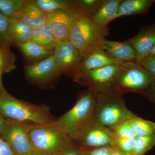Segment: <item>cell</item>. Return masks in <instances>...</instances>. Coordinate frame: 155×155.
Masks as SVG:
<instances>
[{
  "mask_svg": "<svg viewBox=\"0 0 155 155\" xmlns=\"http://www.w3.org/2000/svg\"><path fill=\"white\" fill-rule=\"evenodd\" d=\"M155 81L153 76L135 61H126L120 63L111 89L122 94L127 92L141 94Z\"/></svg>",
  "mask_w": 155,
  "mask_h": 155,
  "instance_id": "obj_5",
  "label": "cell"
},
{
  "mask_svg": "<svg viewBox=\"0 0 155 155\" xmlns=\"http://www.w3.org/2000/svg\"><path fill=\"white\" fill-rule=\"evenodd\" d=\"M135 146V138L116 137L115 147L133 155Z\"/></svg>",
  "mask_w": 155,
  "mask_h": 155,
  "instance_id": "obj_30",
  "label": "cell"
},
{
  "mask_svg": "<svg viewBox=\"0 0 155 155\" xmlns=\"http://www.w3.org/2000/svg\"><path fill=\"white\" fill-rule=\"evenodd\" d=\"M32 29L25 22L12 16L9 19L8 31L13 44L17 45L30 41Z\"/></svg>",
  "mask_w": 155,
  "mask_h": 155,
  "instance_id": "obj_18",
  "label": "cell"
},
{
  "mask_svg": "<svg viewBox=\"0 0 155 155\" xmlns=\"http://www.w3.org/2000/svg\"><path fill=\"white\" fill-rule=\"evenodd\" d=\"M81 12L76 6L72 8L58 10L48 14L46 24L57 40L69 39L75 18Z\"/></svg>",
  "mask_w": 155,
  "mask_h": 155,
  "instance_id": "obj_11",
  "label": "cell"
},
{
  "mask_svg": "<svg viewBox=\"0 0 155 155\" xmlns=\"http://www.w3.org/2000/svg\"><path fill=\"white\" fill-rule=\"evenodd\" d=\"M11 46H0V74L2 75L16 68V56L11 51Z\"/></svg>",
  "mask_w": 155,
  "mask_h": 155,
  "instance_id": "obj_24",
  "label": "cell"
},
{
  "mask_svg": "<svg viewBox=\"0 0 155 155\" xmlns=\"http://www.w3.org/2000/svg\"><path fill=\"white\" fill-rule=\"evenodd\" d=\"M122 0H104L99 8L91 17L97 25L107 26L108 23L117 19L118 11Z\"/></svg>",
  "mask_w": 155,
  "mask_h": 155,
  "instance_id": "obj_17",
  "label": "cell"
},
{
  "mask_svg": "<svg viewBox=\"0 0 155 155\" xmlns=\"http://www.w3.org/2000/svg\"><path fill=\"white\" fill-rule=\"evenodd\" d=\"M104 0L74 1L75 5L81 12L91 17L99 8Z\"/></svg>",
  "mask_w": 155,
  "mask_h": 155,
  "instance_id": "obj_27",
  "label": "cell"
},
{
  "mask_svg": "<svg viewBox=\"0 0 155 155\" xmlns=\"http://www.w3.org/2000/svg\"><path fill=\"white\" fill-rule=\"evenodd\" d=\"M62 74L53 54L42 61L27 65L25 68L27 80L38 86L49 85Z\"/></svg>",
  "mask_w": 155,
  "mask_h": 155,
  "instance_id": "obj_10",
  "label": "cell"
},
{
  "mask_svg": "<svg viewBox=\"0 0 155 155\" xmlns=\"http://www.w3.org/2000/svg\"><path fill=\"white\" fill-rule=\"evenodd\" d=\"M52 155H80L78 149H76L72 141L60 151Z\"/></svg>",
  "mask_w": 155,
  "mask_h": 155,
  "instance_id": "obj_33",
  "label": "cell"
},
{
  "mask_svg": "<svg viewBox=\"0 0 155 155\" xmlns=\"http://www.w3.org/2000/svg\"><path fill=\"white\" fill-rule=\"evenodd\" d=\"M0 155H15L9 145L1 136Z\"/></svg>",
  "mask_w": 155,
  "mask_h": 155,
  "instance_id": "obj_34",
  "label": "cell"
},
{
  "mask_svg": "<svg viewBox=\"0 0 155 155\" xmlns=\"http://www.w3.org/2000/svg\"><path fill=\"white\" fill-rule=\"evenodd\" d=\"M5 124V119L0 114V136L2 135L4 132Z\"/></svg>",
  "mask_w": 155,
  "mask_h": 155,
  "instance_id": "obj_36",
  "label": "cell"
},
{
  "mask_svg": "<svg viewBox=\"0 0 155 155\" xmlns=\"http://www.w3.org/2000/svg\"><path fill=\"white\" fill-rule=\"evenodd\" d=\"M116 137L135 138L137 137L129 121L121 124L112 130Z\"/></svg>",
  "mask_w": 155,
  "mask_h": 155,
  "instance_id": "obj_29",
  "label": "cell"
},
{
  "mask_svg": "<svg viewBox=\"0 0 155 155\" xmlns=\"http://www.w3.org/2000/svg\"><path fill=\"white\" fill-rule=\"evenodd\" d=\"M116 138L113 131L101 125L94 117L78 132L74 141L84 147H115Z\"/></svg>",
  "mask_w": 155,
  "mask_h": 155,
  "instance_id": "obj_8",
  "label": "cell"
},
{
  "mask_svg": "<svg viewBox=\"0 0 155 155\" xmlns=\"http://www.w3.org/2000/svg\"><path fill=\"white\" fill-rule=\"evenodd\" d=\"M150 74L155 80V56L148 55L138 63Z\"/></svg>",
  "mask_w": 155,
  "mask_h": 155,
  "instance_id": "obj_32",
  "label": "cell"
},
{
  "mask_svg": "<svg viewBox=\"0 0 155 155\" xmlns=\"http://www.w3.org/2000/svg\"><path fill=\"white\" fill-rule=\"evenodd\" d=\"M27 155H52L50 154L47 153L42 152L39 151L35 150L33 152Z\"/></svg>",
  "mask_w": 155,
  "mask_h": 155,
  "instance_id": "obj_38",
  "label": "cell"
},
{
  "mask_svg": "<svg viewBox=\"0 0 155 155\" xmlns=\"http://www.w3.org/2000/svg\"><path fill=\"white\" fill-rule=\"evenodd\" d=\"M114 147L107 146L95 148H87L81 147L78 149L80 155H111Z\"/></svg>",
  "mask_w": 155,
  "mask_h": 155,
  "instance_id": "obj_31",
  "label": "cell"
},
{
  "mask_svg": "<svg viewBox=\"0 0 155 155\" xmlns=\"http://www.w3.org/2000/svg\"><path fill=\"white\" fill-rule=\"evenodd\" d=\"M30 41L53 51L58 41L47 24L38 29H34Z\"/></svg>",
  "mask_w": 155,
  "mask_h": 155,
  "instance_id": "obj_21",
  "label": "cell"
},
{
  "mask_svg": "<svg viewBox=\"0 0 155 155\" xmlns=\"http://www.w3.org/2000/svg\"><path fill=\"white\" fill-rule=\"evenodd\" d=\"M2 75L0 74V94L2 93L3 90L5 89L4 87H3L2 81Z\"/></svg>",
  "mask_w": 155,
  "mask_h": 155,
  "instance_id": "obj_39",
  "label": "cell"
},
{
  "mask_svg": "<svg viewBox=\"0 0 155 155\" xmlns=\"http://www.w3.org/2000/svg\"><path fill=\"white\" fill-rule=\"evenodd\" d=\"M10 18L0 12V46L13 44L8 28Z\"/></svg>",
  "mask_w": 155,
  "mask_h": 155,
  "instance_id": "obj_28",
  "label": "cell"
},
{
  "mask_svg": "<svg viewBox=\"0 0 155 155\" xmlns=\"http://www.w3.org/2000/svg\"><path fill=\"white\" fill-rule=\"evenodd\" d=\"M13 16L29 25L34 30L41 28L47 24L48 14L38 8L33 1H28Z\"/></svg>",
  "mask_w": 155,
  "mask_h": 155,
  "instance_id": "obj_16",
  "label": "cell"
},
{
  "mask_svg": "<svg viewBox=\"0 0 155 155\" xmlns=\"http://www.w3.org/2000/svg\"><path fill=\"white\" fill-rule=\"evenodd\" d=\"M25 0H0V12L10 18L27 3Z\"/></svg>",
  "mask_w": 155,
  "mask_h": 155,
  "instance_id": "obj_26",
  "label": "cell"
},
{
  "mask_svg": "<svg viewBox=\"0 0 155 155\" xmlns=\"http://www.w3.org/2000/svg\"><path fill=\"white\" fill-rule=\"evenodd\" d=\"M31 124L5 119L2 137L8 143L15 155H27L35 150L29 138Z\"/></svg>",
  "mask_w": 155,
  "mask_h": 155,
  "instance_id": "obj_7",
  "label": "cell"
},
{
  "mask_svg": "<svg viewBox=\"0 0 155 155\" xmlns=\"http://www.w3.org/2000/svg\"><path fill=\"white\" fill-rule=\"evenodd\" d=\"M120 64L90 70L74 78V81L96 92L110 89L119 72Z\"/></svg>",
  "mask_w": 155,
  "mask_h": 155,
  "instance_id": "obj_9",
  "label": "cell"
},
{
  "mask_svg": "<svg viewBox=\"0 0 155 155\" xmlns=\"http://www.w3.org/2000/svg\"><path fill=\"white\" fill-rule=\"evenodd\" d=\"M109 33L107 26L96 24L91 17L81 12L75 18L68 40L82 58L99 49Z\"/></svg>",
  "mask_w": 155,
  "mask_h": 155,
  "instance_id": "obj_3",
  "label": "cell"
},
{
  "mask_svg": "<svg viewBox=\"0 0 155 155\" xmlns=\"http://www.w3.org/2000/svg\"><path fill=\"white\" fill-rule=\"evenodd\" d=\"M123 95L111 89L96 92L94 118L111 131L135 116L125 106Z\"/></svg>",
  "mask_w": 155,
  "mask_h": 155,
  "instance_id": "obj_2",
  "label": "cell"
},
{
  "mask_svg": "<svg viewBox=\"0 0 155 155\" xmlns=\"http://www.w3.org/2000/svg\"><path fill=\"white\" fill-rule=\"evenodd\" d=\"M16 46L27 60L32 62L31 64L48 58L54 52L53 50L46 48L31 41L17 45Z\"/></svg>",
  "mask_w": 155,
  "mask_h": 155,
  "instance_id": "obj_20",
  "label": "cell"
},
{
  "mask_svg": "<svg viewBox=\"0 0 155 155\" xmlns=\"http://www.w3.org/2000/svg\"><path fill=\"white\" fill-rule=\"evenodd\" d=\"M120 63L98 49L81 58L73 75V78L90 70Z\"/></svg>",
  "mask_w": 155,
  "mask_h": 155,
  "instance_id": "obj_14",
  "label": "cell"
},
{
  "mask_svg": "<svg viewBox=\"0 0 155 155\" xmlns=\"http://www.w3.org/2000/svg\"><path fill=\"white\" fill-rule=\"evenodd\" d=\"M111 155H133L131 154L128 153L121 150L118 149L114 147V149Z\"/></svg>",
  "mask_w": 155,
  "mask_h": 155,
  "instance_id": "obj_37",
  "label": "cell"
},
{
  "mask_svg": "<svg viewBox=\"0 0 155 155\" xmlns=\"http://www.w3.org/2000/svg\"><path fill=\"white\" fill-rule=\"evenodd\" d=\"M129 122L137 137L148 136L155 134V123L135 116Z\"/></svg>",
  "mask_w": 155,
  "mask_h": 155,
  "instance_id": "obj_23",
  "label": "cell"
},
{
  "mask_svg": "<svg viewBox=\"0 0 155 155\" xmlns=\"http://www.w3.org/2000/svg\"><path fill=\"white\" fill-rule=\"evenodd\" d=\"M135 50V62L138 64L148 55L155 45V23L142 26L138 34L127 40Z\"/></svg>",
  "mask_w": 155,
  "mask_h": 155,
  "instance_id": "obj_13",
  "label": "cell"
},
{
  "mask_svg": "<svg viewBox=\"0 0 155 155\" xmlns=\"http://www.w3.org/2000/svg\"><path fill=\"white\" fill-rule=\"evenodd\" d=\"M154 0H124L119 7L117 19L124 16L145 14L155 2Z\"/></svg>",
  "mask_w": 155,
  "mask_h": 155,
  "instance_id": "obj_19",
  "label": "cell"
},
{
  "mask_svg": "<svg viewBox=\"0 0 155 155\" xmlns=\"http://www.w3.org/2000/svg\"><path fill=\"white\" fill-rule=\"evenodd\" d=\"M0 114L5 119L31 124H45L55 121L48 107L18 99L5 89L0 94Z\"/></svg>",
  "mask_w": 155,
  "mask_h": 155,
  "instance_id": "obj_1",
  "label": "cell"
},
{
  "mask_svg": "<svg viewBox=\"0 0 155 155\" xmlns=\"http://www.w3.org/2000/svg\"><path fill=\"white\" fill-rule=\"evenodd\" d=\"M38 8L47 14L60 10H67L76 7L74 1L67 0H35Z\"/></svg>",
  "mask_w": 155,
  "mask_h": 155,
  "instance_id": "obj_22",
  "label": "cell"
},
{
  "mask_svg": "<svg viewBox=\"0 0 155 155\" xmlns=\"http://www.w3.org/2000/svg\"><path fill=\"white\" fill-rule=\"evenodd\" d=\"M96 92L88 88L82 92L69 111L54 123L74 141L78 132L94 117Z\"/></svg>",
  "mask_w": 155,
  "mask_h": 155,
  "instance_id": "obj_4",
  "label": "cell"
},
{
  "mask_svg": "<svg viewBox=\"0 0 155 155\" xmlns=\"http://www.w3.org/2000/svg\"><path fill=\"white\" fill-rule=\"evenodd\" d=\"M155 145V134L144 137H137L133 155H144Z\"/></svg>",
  "mask_w": 155,
  "mask_h": 155,
  "instance_id": "obj_25",
  "label": "cell"
},
{
  "mask_svg": "<svg viewBox=\"0 0 155 155\" xmlns=\"http://www.w3.org/2000/svg\"><path fill=\"white\" fill-rule=\"evenodd\" d=\"M148 55L155 56V45L153 47L152 50H151V51L150 52Z\"/></svg>",
  "mask_w": 155,
  "mask_h": 155,
  "instance_id": "obj_40",
  "label": "cell"
},
{
  "mask_svg": "<svg viewBox=\"0 0 155 155\" xmlns=\"http://www.w3.org/2000/svg\"><path fill=\"white\" fill-rule=\"evenodd\" d=\"M54 122L31 125L29 138L35 150L53 155L72 141Z\"/></svg>",
  "mask_w": 155,
  "mask_h": 155,
  "instance_id": "obj_6",
  "label": "cell"
},
{
  "mask_svg": "<svg viewBox=\"0 0 155 155\" xmlns=\"http://www.w3.org/2000/svg\"><path fill=\"white\" fill-rule=\"evenodd\" d=\"M141 95L155 104V81Z\"/></svg>",
  "mask_w": 155,
  "mask_h": 155,
  "instance_id": "obj_35",
  "label": "cell"
},
{
  "mask_svg": "<svg viewBox=\"0 0 155 155\" xmlns=\"http://www.w3.org/2000/svg\"><path fill=\"white\" fill-rule=\"evenodd\" d=\"M53 54L63 74L73 76L81 57L71 42L69 40L58 41Z\"/></svg>",
  "mask_w": 155,
  "mask_h": 155,
  "instance_id": "obj_12",
  "label": "cell"
},
{
  "mask_svg": "<svg viewBox=\"0 0 155 155\" xmlns=\"http://www.w3.org/2000/svg\"><path fill=\"white\" fill-rule=\"evenodd\" d=\"M99 49L119 63L135 61L136 54L135 50L127 41L118 42L105 39L101 45Z\"/></svg>",
  "mask_w": 155,
  "mask_h": 155,
  "instance_id": "obj_15",
  "label": "cell"
}]
</instances>
